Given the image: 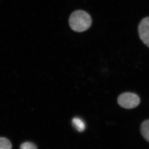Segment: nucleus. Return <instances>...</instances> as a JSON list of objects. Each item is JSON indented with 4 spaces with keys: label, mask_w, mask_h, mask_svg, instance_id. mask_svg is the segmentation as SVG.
Here are the masks:
<instances>
[{
    "label": "nucleus",
    "mask_w": 149,
    "mask_h": 149,
    "mask_svg": "<svg viewBox=\"0 0 149 149\" xmlns=\"http://www.w3.org/2000/svg\"><path fill=\"white\" fill-rule=\"evenodd\" d=\"M70 28L75 32H81L88 30L91 27L92 19L90 15L82 10H77L72 13L69 17Z\"/></svg>",
    "instance_id": "nucleus-1"
},
{
    "label": "nucleus",
    "mask_w": 149,
    "mask_h": 149,
    "mask_svg": "<svg viewBox=\"0 0 149 149\" xmlns=\"http://www.w3.org/2000/svg\"><path fill=\"white\" fill-rule=\"evenodd\" d=\"M138 32L141 41L149 48V17H145L140 22Z\"/></svg>",
    "instance_id": "nucleus-3"
},
{
    "label": "nucleus",
    "mask_w": 149,
    "mask_h": 149,
    "mask_svg": "<svg viewBox=\"0 0 149 149\" xmlns=\"http://www.w3.org/2000/svg\"><path fill=\"white\" fill-rule=\"evenodd\" d=\"M118 103L120 107L126 109L136 108L140 104L141 100L138 95L134 93H122L118 98Z\"/></svg>",
    "instance_id": "nucleus-2"
},
{
    "label": "nucleus",
    "mask_w": 149,
    "mask_h": 149,
    "mask_svg": "<svg viewBox=\"0 0 149 149\" xmlns=\"http://www.w3.org/2000/svg\"><path fill=\"white\" fill-rule=\"evenodd\" d=\"M141 132L144 139L149 142V119L142 123L141 126Z\"/></svg>",
    "instance_id": "nucleus-4"
},
{
    "label": "nucleus",
    "mask_w": 149,
    "mask_h": 149,
    "mask_svg": "<svg viewBox=\"0 0 149 149\" xmlns=\"http://www.w3.org/2000/svg\"><path fill=\"white\" fill-rule=\"evenodd\" d=\"M12 145L10 141L5 138L0 137V149H12Z\"/></svg>",
    "instance_id": "nucleus-6"
},
{
    "label": "nucleus",
    "mask_w": 149,
    "mask_h": 149,
    "mask_svg": "<svg viewBox=\"0 0 149 149\" xmlns=\"http://www.w3.org/2000/svg\"><path fill=\"white\" fill-rule=\"evenodd\" d=\"M72 123L75 129L79 132H83L85 129V122L79 118L75 117L72 120Z\"/></svg>",
    "instance_id": "nucleus-5"
},
{
    "label": "nucleus",
    "mask_w": 149,
    "mask_h": 149,
    "mask_svg": "<svg viewBox=\"0 0 149 149\" xmlns=\"http://www.w3.org/2000/svg\"><path fill=\"white\" fill-rule=\"evenodd\" d=\"M20 149H37V147L33 143L25 142L20 146Z\"/></svg>",
    "instance_id": "nucleus-7"
}]
</instances>
